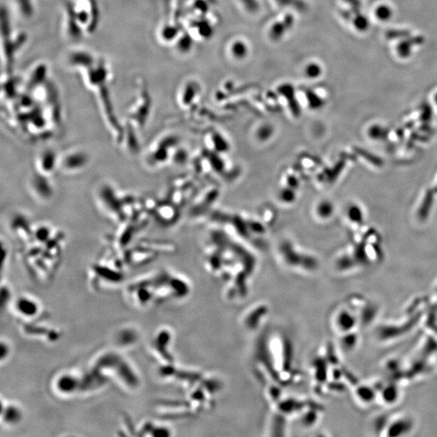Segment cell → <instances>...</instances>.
<instances>
[{
    "instance_id": "cell-1",
    "label": "cell",
    "mask_w": 437,
    "mask_h": 437,
    "mask_svg": "<svg viewBox=\"0 0 437 437\" xmlns=\"http://www.w3.org/2000/svg\"><path fill=\"white\" fill-rule=\"evenodd\" d=\"M98 208L113 222L122 224L127 221L122 196L110 184H102L96 192Z\"/></svg>"
},
{
    "instance_id": "cell-2",
    "label": "cell",
    "mask_w": 437,
    "mask_h": 437,
    "mask_svg": "<svg viewBox=\"0 0 437 437\" xmlns=\"http://www.w3.org/2000/svg\"><path fill=\"white\" fill-rule=\"evenodd\" d=\"M89 163V156L83 150L73 148L59 156L58 171L64 174H78Z\"/></svg>"
},
{
    "instance_id": "cell-3",
    "label": "cell",
    "mask_w": 437,
    "mask_h": 437,
    "mask_svg": "<svg viewBox=\"0 0 437 437\" xmlns=\"http://www.w3.org/2000/svg\"><path fill=\"white\" fill-rule=\"evenodd\" d=\"M30 191L33 198L42 203L49 202L54 196V188L49 178L37 172L30 179Z\"/></svg>"
},
{
    "instance_id": "cell-4",
    "label": "cell",
    "mask_w": 437,
    "mask_h": 437,
    "mask_svg": "<svg viewBox=\"0 0 437 437\" xmlns=\"http://www.w3.org/2000/svg\"><path fill=\"white\" fill-rule=\"evenodd\" d=\"M54 390L60 395L71 396L81 390V378L70 372H64L54 378Z\"/></svg>"
},
{
    "instance_id": "cell-5",
    "label": "cell",
    "mask_w": 437,
    "mask_h": 437,
    "mask_svg": "<svg viewBox=\"0 0 437 437\" xmlns=\"http://www.w3.org/2000/svg\"><path fill=\"white\" fill-rule=\"evenodd\" d=\"M59 156L51 149H45L40 152L35 164L36 172L48 178L53 176L54 173L58 171Z\"/></svg>"
},
{
    "instance_id": "cell-6",
    "label": "cell",
    "mask_w": 437,
    "mask_h": 437,
    "mask_svg": "<svg viewBox=\"0 0 437 437\" xmlns=\"http://www.w3.org/2000/svg\"><path fill=\"white\" fill-rule=\"evenodd\" d=\"M11 231L18 239L27 242L32 239L33 227L30 225L27 218L22 215H16L12 219L10 223Z\"/></svg>"
},
{
    "instance_id": "cell-7",
    "label": "cell",
    "mask_w": 437,
    "mask_h": 437,
    "mask_svg": "<svg viewBox=\"0 0 437 437\" xmlns=\"http://www.w3.org/2000/svg\"><path fill=\"white\" fill-rule=\"evenodd\" d=\"M16 311L25 318H33L40 313L39 303L27 296H19L15 303Z\"/></svg>"
},
{
    "instance_id": "cell-8",
    "label": "cell",
    "mask_w": 437,
    "mask_h": 437,
    "mask_svg": "<svg viewBox=\"0 0 437 437\" xmlns=\"http://www.w3.org/2000/svg\"><path fill=\"white\" fill-rule=\"evenodd\" d=\"M2 422L6 425L17 424L22 419V413L20 408L13 404L4 405L2 402V411H1Z\"/></svg>"
},
{
    "instance_id": "cell-9",
    "label": "cell",
    "mask_w": 437,
    "mask_h": 437,
    "mask_svg": "<svg viewBox=\"0 0 437 437\" xmlns=\"http://www.w3.org/2000/svg\"><path fill=\"white\" fill-rule=\"evenodd\" d=\"M49 225L41 224L37 227H33L32 239L37 242V244H45L53 237V231Z\"/></svg>"
},
{
    "instance_id": "cell-10",
    "label": "cell",
    "mask_w": 437,
    "mask_h": 437,
    "mask_svg": "<svg viewBox=\"0 0 437 437\" xmlns=\"http://www.w3.org/2000/svg\"><path fill=\"white\" fill-rule=\"evenodd\" d=\"M356 321L352 313L346 310L340 311L335 318V325L342 331H348L354 327Z\"/></svg>"
},
{
    "instance_id": "cell-11",
    "label": "cell",
    "mask_w": 437,
    "mask_h": 437,
    "mask_svg": "<svg viewBox=\"0 0 437 437\" xmlns=\"http://www.w3.org/2000/svg\"><path fill=\"white\" fill-rule=\"evenodd\" d=\"M232 50H233L234 54H236V56L238 57L243 56L246 51V49H244V45L242 43L235 45L234 49L232 48Z\"/></svg>"
},
{
    "instance_id": "cell-12",
    "label": "cell",
    "mask_w": 437,
    "mask_h": 437,
    "mask_svg": "<svg viewBox=\"0 0 437 437\" xmlns=\"http://www.w3.org/2000/svg\"><path fill=\"white\" fill-rule=\"evenodd\" d=\"M8 353H9V347H8V345H5L4 342H2V344H1V359L3 360L4 356H8Z\"/></svg>"
}]
</instances>
